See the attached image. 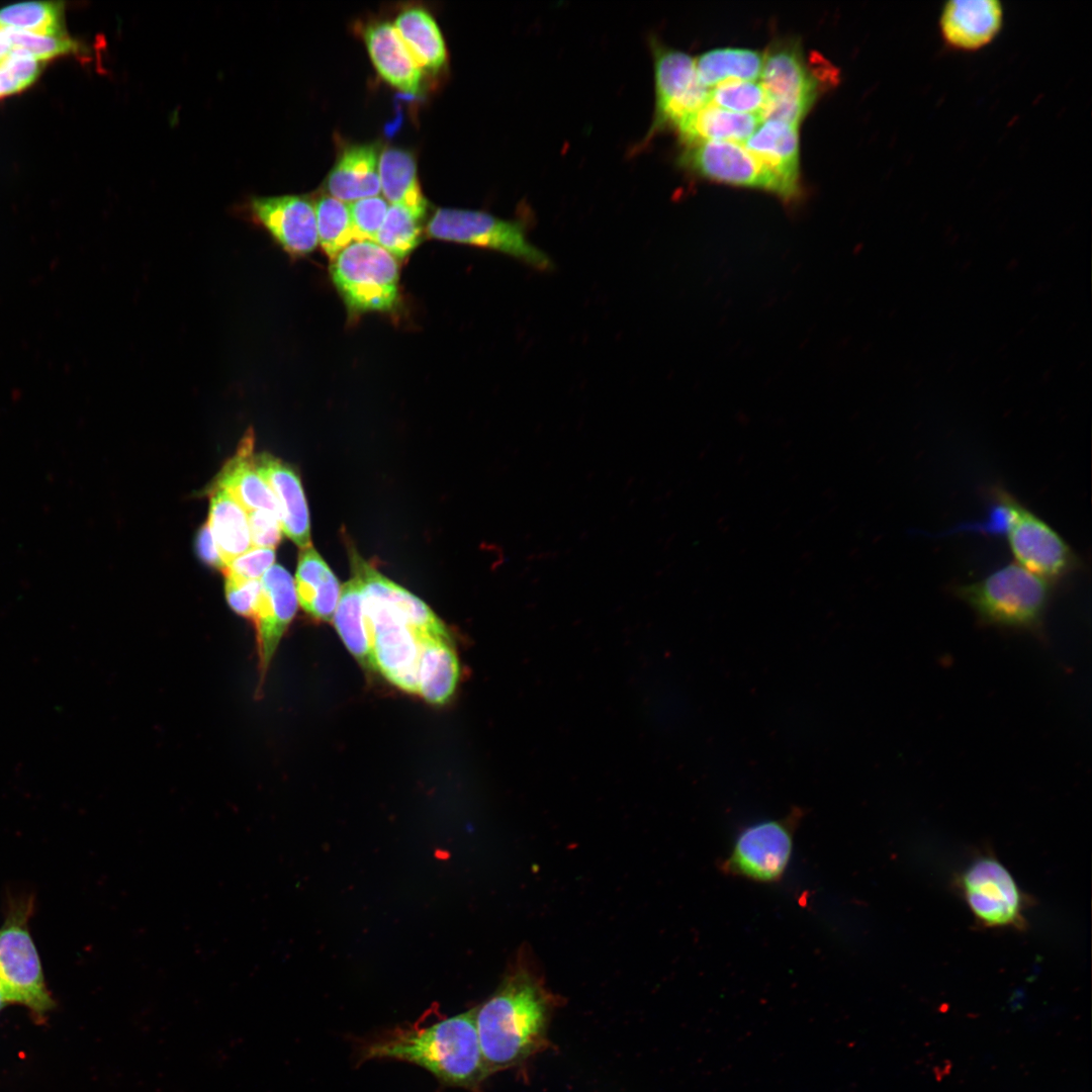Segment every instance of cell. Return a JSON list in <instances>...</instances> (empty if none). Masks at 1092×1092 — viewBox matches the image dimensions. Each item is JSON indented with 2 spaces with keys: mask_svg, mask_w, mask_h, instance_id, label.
Masks as SVG:
<instances>
[{
  "mask_svg": "<svg viewBox=\"0 0 1092 1092\" xmlns=\"http://www.w3.org/2000/svg\"><path fill=\"white\" fill-rule=\"evenodd\" d=\"M798 127L782 120H762L744 145L779 179L788 198L799 191Z\"/></svg>",
  "mask_w": 1092,
  "mask_h": 1092,
  "instance_id": "d6986e66",
  "label": "cell"
},
{
  "mask_svg": "<svg viewBox=\"0 0 1092 1092\" xmlns=\"http://www.w3.org/2000/svg\"><path fill=\"white\" fill-rule=\"evenodd\" d=\"M351 568L363 592L386 604L412 628L425 636L451 639L444 623L417 596L396 584L366 562L357 551L350 555Z\"/></svg>",
  "mask_w": 1092,
  "mask_h": 1092,
  "instance_id": "ac0fdd59",
  "label": "cell"
},
{
  "mask_svg": "<svg viewBox=\"0 0 1092 1092\" xmlns=\"http://www.w3.org/2000/svg\"><path fill=\"white\" fill-rule=\"evenodd\" d=\"M1004 534L1016 563L1050 582L1078 566L1077 555L1066 540L1011 494Z\"/></svg>",
  "mask_w": 1092,
  "mask_h": 1092,
  "instance_id": "8fae6325",
  "label": "cell"
},
{
  "mask_svg": "<svg viewBox=\"0 0 1092 1092\" xmlns=\"http://www.w3.org/2000/svg\"><path fill=\"white\" fill-rule=\"evenodd\" d=\"M333 620L339 636L357 661L365 669L376 671L362 586L356 576L341 586Z\"/></svg>",
  "mask_w": 1092,
  "mask_h": 1092,
  "instance_id": "f1b7e54d",
  "label": "cell"
},
{
  "mask_svg": "<svg viewBox=\"0 0 1092 1092\" xmlns=\"http://www.w3.org/2000/svg\"><path fill=\"white\" fill-rule=\"evenodd\" d=\"M275 549L252 547L226 564L222 573L225 577L254 580L261 579L275 561Z\"/></svg>",
  "mask_w": 1092,
  "mask_h": 1092,
  "instance_id": "74e56055",
  "label": "cell"
},
{
  "mask_svg": "<svg viewBox=\"0 0 1092 1092\" xmlns=\"http://www.w3.org/2000/svg\"><path fill=\"white\" fill-rule=\"evenodd\" d=\"M0 982L9 1002L22 1003L37 1012L54 1004L35 946L24 922L17 919L0 929Z\"/></svg>",
  "mask_w": 1092,
  "mask_h": 1092,
  "instance_id": "4fadbf2b",
  "label": "cell"
},
{
  "mask_svg": "<svg viewBox=\"0 0 1092 1092\" xmlns=\"http://www.w3.org/2000/svg\"><path fill=\"white\" fill-rule=\"evenodd\" d=\"M261 587L260 579L241 580L225 577L226 602L237 615L253 621Z\"/></svg>",
  "mask_w": 1092,
  "mask_h": 1092,
  "instance_id": "f35d334b",
  "label": "cell"
},
{
  "mask_svg": "<svg viewBox=\"0 0 1092 1092\" xmlns=\"http://www.w3.org/2000/svg\"><path fill=\"white\" fill-rule=\"evenodd\" d=\"M250 207L257 222L290 256H306L318 245L314 203L307 197H253Z\"/></svg>",
  "mask_w": 1092,
  "mask_h": 1092,
  "instance_id": "9a60e30c",
  "label": "cell"
},
{
  "mask_svg": "<svg viewBox=\"0 0 1092 1092\" xmlns=\"http://www.w3.org/2000/svg\"><path fill=\"white\" fill-rule=\"evenodd\" d=\"M64 2L61 1L12 4L0 9V25L36 34L67 35L64 32Z\"/></svg>",
  "mask_w": 1092,
  "mask_h": 1092,
  "instance_id": "4dcf8cb0",
  "label": "cell"
},
{
  "mask_svg": "<svg viewBox=\"0 0 1092 1092\" xmlns=\"http://www.w3.org/2000/svg\"><path fill=\"white\" fill-rule=\"evenodd\" d=\"M954 593L986 623L1034 630L1042 622L1051 584L1014 562L956 586Z\"/></svg>",
  "mask_w": 1092,
  "mask_h": 1092,
  "instance_id": "3957f363",
  "label": "cell"
},
{
  "mask_svg": "<svg viewBox=\"0 0 1092 1092\" xmlns=\"http://www.w3.org/2000/svg\"><path fill=\"white\" fill-rule=\"evenodd\" d=\"M421 237V220L403 207L389 205L374 242L393 257L402 259L420 244Z\"/></svg>",
  "mask_w": 1092,
  "mask_h": 1092,
  "instance_id": "d6a6232c",
  "label": "cell"
},
{
  "mask_svg": "<svg viewBox=\"0 0 1092 1092\" xmlns=\"http://www.w3.org/2000/svg\"><path fill=\"white\" fill-rule=\"evenodd\" d=\"M318 244L334 260L354 239L348 204L330 195L314 202Z\"/></svg>",
  "mask_w": 1092,
  "mask_h": 1092,
  "instance_id": "1f68e13d",
  "label": "cell"
},
{
  "mask_svg": "<svg viewBox=\"0 0 1092 1092\" xmlns=\"http://www.w3.org/2000/svg\"><path fill=\"white\" fill-rule=\"evenodd\" d=\"M1004 23V7L999 0H949L938 17V28L947 47L978 51L999 34Z\"/></svg>",
  "mask_w": 1092,
  "mask_h": 1092,
  "instance_id": "2e32d148",
  "label": "cell"
},
{
  "mask_svg": "<svg viewBox=\"0 0 1092 1092\" xmlns=\"http://www.w3.org/2000/svg\"><path fill=\"white\" fill-rule=\"evenodd\" d=\"M460 665L451 639L423 638L418 670V695L435 705L445 704L454 694Z\"/></svg>",
  "mask_w": 1092,
  "mask_h": 1092,
  "instance_id": "cb8c5ba5",
  "label": "cell"
},
{
  "mask_svg": "<svg viewBox=\"0 0 1092 1092\" xmlns=\"http://www.w3.org/2000/svg\"><path fill=\"white\" fill-rule=\"evenodd\" d=\"M678 162L705 178L768 190L788 199L779 179L740 143L706 141L690 145Z\"/></svg>",
  "mask_w": 1092,
  "mask_h": 1092,
  "instance_id": "7c38bea8",
  "label": "cell"
},
{
  "mask_svg": "<svg viewBox=\"0 0 1092 1092\" xmlns=\"http://www.w3.org/2000/svg\"><path fill=\"white\" fill-rule=\"evenodd\" d=\"M253 449V430H248L210 486L225 489L247 512L266 510L280 519L276 498L255 467Z\"/></svg>",
  "mask_w": 1092,
  "mask_h": 1092,
  "instance_id": "44dd1931",
  "label": "cell"
},
{
  "mask_svg": "<svg viewBox=\"0 0 1092 1092\" xmlns=\"http://www.w3.org/2000/svg\"><path fill=\"white\" fill-rule=\"evenodd\" d=\"M195 549L200 560L213 568L223 571V562L208 523L203 524L197 532Z\"/></svg>",
  "mask_w": 1092,
  "mask_h": 1092,
  "instance_id": "60d3db41",
  "label": "cell"
},
{
  "mask_svg": "<svg viewBox=\"0 0 1092 1092\" xmlns=\"http://www.w3.org/2000/svg\"><path fill=\"white\" fill-rule=\"evenodd\" d=\"M11 51V44L5 27L0 25V61Z\"/></svg>",
  "mask_w": 1092,
  "mask_h": 1092,
  "instance_id": "b9f144b4",
  "label": "cell"
},
{
  "mask_svg": "<svg viewBox=\"0 0 1092 1092\" xmlns=\"http://www.w3.org/2000/svg\"><path fill=\"white\" fill-rule=\"evenodd\" d=\"M254 464L276 498L282 533L300 549L310 546L308 507L297 471L267 452L254 455Z\"/></svg>",
  "mask_w": 1092,
  "mask_h": 1092,
  "instance_id": "e0dca14e",
  "label": "cell"
},
{
  "mask_svg": "<svg viewBox=\"0 0 1092 1092\" xmlns=\"http://www.w3.org/2000/svg\"><path fill=\"white\" fill-rule=\"evenodd\" d=\"M11 50H23L42 62L80 51L78 41L68 35H44L6 28Z\"/></svg>",
  "mask_w": 1092,
  "mask_h": 1092,
  "instance_id": "e575fe53",
  "label": "cell"
},
{
  "mask_svg": "<svg viewBox=\"0 0 1092 1092\" xmlns=\"http://www.w3.org/2000/svg\"><path fill=\"white\" fill-rule=\"evenodd\" d=\"M710 101L730 111L760 116L765 92L759 82L731 80L711 88Z\"/></svg>",
  "mask_w": 1092,
  "mask_h": 1092,
  "instance_id": "836d02e7",
  "label": "cell"
},
{
  "mask_svg": "<svg viewBox=\"0 0 1092 1092\" xmlns=\"http://www.w3.org/2000/svg\"><path fill=\"white\" fill-rule=\"evenodd\" d=\"M363 598L376 671L395 687L418 695L419 661L426 636L381 599L365 592Z\"/></svg>",
  "mask_w": 1092,
  "mask_h": 1092,
  "instance_id": "ba28073f",
  "label": "cell"
},
{
  "mask_svg": "<svg viewBox=\"0 0 1092 1092\" xmlns=\"http://www.w3.org/2000/svg\"><path fill=\"white\" fill-rule=\"evenodd\" d=\"M361 1062L394 1060L417 1065L446 1086L478 1092L490 1076L481 1053L475 1008L424 1025L394 1027L365 1040Z\"/></svg>",
  "mask_w": 1092,
  "mask_h": 1092,
  "instance_id": "6da1fadb",
  "label": "cell"
},
{
  "mask_svg": "<svg viewBox=\"0 0 1092 1092\" xmlns=\"http://www.w3.org/2000/svg\"><path fill=\"white\" fill-rule=\"evenodd\" d=\"M248 522L253 547L275 549L282 537L281 523L278 516L266 511L248 512Z\"/></svg>",
  "mask_w": 1092,
  "mask_h": 1092,
  "instance_id": "ab89813d",
  "label": "cell"
},
{
  "mask_svg": "<svg viewBox=\"0 0 1092 1092\" xmlns=\"http://www.w3.org/2000/svg\"><path fill=\"white\" fill-rule=\"evenodd\" d=\"M700 82L708 89L731 81H755L760 77L763 55L754 50L714 49L695 59Z\"/></svg>",
  "mask_w": 1092,
  "mask_h": 1092,
  "instance_id": "f546056e",
  "label": "cell"
},
{
  "mask_svg": "<svg viewBox=\"0 0 1092 1092\" xmlns=\"http://www.w3.org/2000/svg\"><path fill=\"white\" fill-rule=\"evenodd\" d=\"M381 196L362 198L348 204L355 241H375L388 210Z\"/></svg>",
  "mask_w": 1092,
  "mask_h": 1092,
  "instance_id": "8d00e7d4",
  "label": "cell"
},
{
  "mask_svg": "<svg viewBox=\"0 0 1092 1092\" xmlns=\"http://www.w3.org/2000/svg\"><path fill=\"white\" fill-rule=\"evenodd\" d=\"M294 585L298 605L305 613L321 621L333 620L341 585L312 545L299 553Z\"/></svg>",
  "mask_w": 1092,
  "mask_h": 1092,
  "instance_id": "603a6c76",
  "label": "cell"
},
{
  "mask_svg": "<svg viewBox=\"0 0 1092 1092\" xmlns=\"http://www.w3.org/2000/svg\"><path fill=\"white\" fill-rule=\"evenodd\" d=\"M379 151L374 144L348 147L327 177L330 196L345 203L378 196L380 190Z\"/></svg>",
  "mask_w": 1092,
  "mask_h": 1092,
  "instance_id": "7402d4cb",
  "label": "cell"
},
{
  "mask_svg": "<svg viewBox=\"0 0 1092 1092\" xmlns=\"http://www.w3.org/2000/svg\"><path fill=\"white\" fill-rule=\"evenodd\" d=\"M331 277L354 312L387 311L398 297V264L373 241H353L331 265Z\"/></svg>",
  "mask_w": 1092,
  "mask_h": 1092,
  "instance_id": "277c9868",
  "label": "cell"
},
{
  "mask_svg": "<svg viewBox=\"0 0 1092 1092\" xmlns=\"http://www.w3.org/2000/svg\"><path fill=\"white\" fill-rule=\"evenodd\" d=\"M757 114L739 113L709 101L675 128L688 146L706 141L744 143L761 122Z\"/></svg>",
  "mask_w": 1092,
  "mask_h": 1092,
  "instance_id": "d4e9b609",
  "label": "cell"
},
{
  "mask_svg": "<svg viewBox=\"0 0 1092 1092\" xmlns=\"http://www.w3.org/2000/svg\"><path fill=\"white\" fill-rule=\"evenodd\" d=\"M378 172L383 198L390 205L403 207L422 220L428 202L423 195L412 154L401 149H385L379 155Z\"/></svg>",
  "mask_w": 1092,
  "mask_h": 1092,
  "instance_id": "484cf974",
  "label": "cell"
},
{
  "mask_svg": "<svg viewBox=\"0 0 1092 1092\" xmlns=\"http://www.w3.org/2000/svg\"><path fill=\"white\" fill-rule=\"evenodd\" d=\"M551 995L526 963H518L497 990L475 1008V1023L489 1074L513 1068L547 1043Z\"/></svg>",
  "mask_w": 1092,
  "mask_h": 1092,
  "instance_id": "7a4b0ae2",
  "label": "cell"
},
{
  "mask_svg": "<svg viewBox=\"0 0 1092 1092\" xmlns=\"http://www.w3.org/2000/svg\"><path fill=\"white\" fill-rule=\"evenodd\" d=\"M260 580L262 587L253 623L261 687L278 645L296 614L298 600L294 579L283 566L273 564Z\"/></svg>",
  "mask_w": 1092,
  "mask_h": 1092,
  "instance_id": "5bb4252c",
  "label": "cell"
},
{
  "mask_svg": "<svg viewBox=\"0 0 1092 1092\" xmlns=\"http://www.w3.org/2000/svg\"><path fill=\"white\" fill-rule=\"evenodd\" d=\"M41 62L23 50H11L0 61V98L29 87L39 76Z\"/></svg>",
  "mask_w": 1092,
  "mask_h": 1092,
  "instance_id": "d590c367",
  "label": "cell"
},
{
  "mask_svg": "<svg viewBox=\"0 0 1092 1092\" xmlns=\"http://www.w3.org/2000/svg\"><path fill=\"white\" fill-rule=\"evenodd\" d=\"M426 232L432 239L503 253L539 271L553 268L551 258L532 244L525 225L519 220L504 219L479 210L439 208L432 215Z\"/></svg>",
  "mask_w": 1092,
  "mask_h": 1092,
  "instance_id": "5b68a950",
  "label": "cell"
},
{
  "mask_svg": "<svg viewBox=\"0 0 1092 1092\" xmlns=\"http://www.w3.org/2000/svg\"><path fill=\"white\" fill-rule=\"evenodd\" d=\"M210 508L207 521L223 562L252 548L248 512L225 489L209 487Z\"/></svg>",
  "mask_w": 1092,
  "mask_h": 1092,
  "instance_id": "4316f807",
  "label": "cell"
},
{
  "mask_svg": "<svg viewBox=\"0 0 1092 1092\" xmlns=\"http://www.w3.org/2000/svg\"><path fill=\"white\" fill-rule=\"evenodd\" d=\"M394 27L422 71L437 74L444 68L447 61L444 38L427 10L412 7L401 11Z\"/></svg>",
  "mask_w": 1092,
  "mask_h": 1092,
  "instance_id": "83f0119b",
  "label": "cell"
},
{
  "mask_svg": "<svg viewBox=\"0 0 1092 1092\" xmlns=\"http://www.w3.org/2000/svg\"><path fill=\"white\" fill-rule=\"evenodd\" d=\"M804 816V809L793 807L785 817L745 827L721 860L720 871L758 883L779 882L791 860L794 835Z\"/></svg>",
  "mask_w": 1092,
  "mask_h": 1092,
  "instance_id": "8992f818",
  "label": "cell"
},
{
  "mask_svg": "<svg viewBox=\"0 0 1092 1092\" xmlns=\"http://www.w3.org/2000/svg\"><path fill=\"white\" fill-rule=\"evenodd\" d=\"M7 1002H9V999H8V997H7V994H6V992H5V990H4L3 986H2V984H1V982H0V1009H1V1008H2V1007H3V1006H4V1005H5L6 1003H7Z\"/></svg>",
  "mask_w": 1092,
  "mask_h": 1092,
  "instance_id": "7bdbcfd3",
  "label": "cell"
},
{
  "mask_svg": "<svg viewBox=\"0 0 1092 1092\" xmlns=\"http://www.w3.org/2000/svg\"><path fill=\"white\" fill-rule=\"evenodd\" d=\"M976 920L989 928L1023 929L1026 898L1007 868L993 854L976 856L957 880Z\"/></svg>",
  "mask_w": 1092,
  "mask_h": 1092,
  "instance_id": "52a82bcc",
  "label": "cell"
},
{
  "mask_svg": "<svg viewBox=\"0 0 1092 1092\" xmlns=\"http://www.w3.org/2000/svg\"><path fill=\"white\" fill-rule=\"evenodd\" d=\"M364 40L372 63L383 80L403 93L420 92L423 71L393 24L377 22L367 26Z\"/></svg>",
  "mask_w": 1092,
  "mask_h": 1092,
  "instance_id": "ffe728a7",
  "label": "cell"
},
{
  "mask_svg": "<svg viewBox=\"0 0 1092 1092\" xmlns=\"http://www.w3.org/2000/svg\"><path fill=\"white\" fill-rule=\"evenodd\" d=\"M759 78L765 92L761 119L799 125L818 92V81L809 72L799 44L790 40L770 47L763 55Z\"/></svg>",
  "mask_w": 1092,
  "mask_h": 1092,
  "instance_id": "9c48e42d",
  "label": "cell"
},
{
  "mask_svg": "<svg viewBox=\"0 0 1092 1092\" xmlns=\"http://www.w3.org/2000/svg\"><path fill=\"white\" fill-rule=\"evenodd\" d=\"M654 61L655 110L648 139L667 127L676 128L710 101V89L699 80L695 59L650 40Z\"/></svg>",
  "mask_w": 1092,
  "mask_h": 1092,
  "instance_id": "30bf717a",
  "label": "cell"
}]
</instances>
